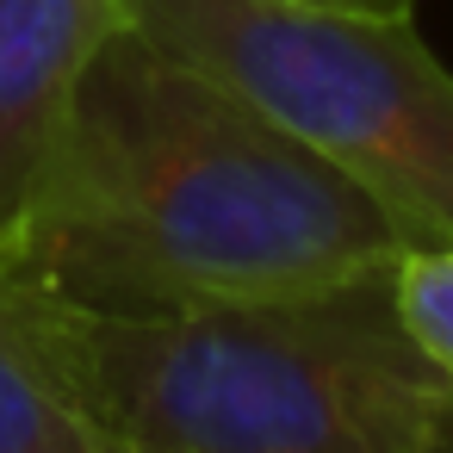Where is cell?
Masks as SVG:
<instances>
[{
    "instance_id": "6da1fadb",
    "label": "cell",
    "mask_w": 453,
    "mask_h": 453,
    "mask_svg": "<svg viewBox=\"0 0 453 453\" xmlns=\"http://www.w3.org/2000/svg\"><path fill=\"white\" fill-rule=\"evenodd\" d=\"M403 249L366 187L131 19L94 57L57 180L0 267L94 311H174L354 280Z\"/></svg>"
},
{
    "instance_id": "7a4b0ae2",
    "label": "cell",
    "mask_w": 453,
    "mask_h": 453,
    "mask_svg": "<svg viewBox=\"0 0 453 453\" xmlns=\"http://www.w3.org/2000/svg\"><path fill=\"white\" fill-rule=\"evenodd\" d=\"M0 329L119 453H453V379L397 317V261L174 311H94L0 267Z\"/></svg>"
},
{
    "instance_id": "3957f363",
    "label": "cell",
    "mask_w": 453,
    "mask_h": 453,
    "mask_svg": "<svg viewBox=\"0 0 453 453\" xmlns=\"http://www.w3.org/2000/svg\"><path fill=\"white\" fill-rule=\"evenodd\" d=\"M131 19L366 187L410 249L453 242V75L416 38L410 13L131 0Z\"/></svg>"
},
{
    "instance_id": "277c9868",
    "label": "cell",
    "mask_w": 453,
    "mask_h": 453,
    "mask_svg": "<svg viewBox=\"0 0 453 453\" xmlns=\"http://www.w3.org/2000/svg\"><path fill=\"white\" fill-rule=\"evenodd\" d=\"M119 26H131V0H0V261L32 230L81 81Z\"/></svg>"
},
{
    "instance_id": "5b68a950",
    "label": "cell",
    "mask_w": 453,
    "mask_h": 453,
    "mask_svg": "<svg viewBox=\"0 0 453 453\" xmlns=\"http://www.w3.org/2000/svg\"><path fill=\"white\" fill-rule=\"evenodd\" d=\"M0 453H100V434L7 329H0Z\"/></svg>"
},
{
    "instance_id": "8992f818",
    "label": "cell",
    "mask_w": 453,
    "mask_h": 453,
    "mask_svg": "<svg viewBox=\"0 0 453 453\" xmlns=\"http://www.w3.org/2000/svg\"><path fill=\"white\" fill-rule=\"evenodd\" d=\"M397 317L410 342L453 379V242L397 255Z\"/></svg>"
},
{
    "instance_id": "52a82bcc",
    "label": "cell",
    "mask_w": 453,
    "mask_h": 453,
    "mask_svg": "<svg viewBox=\"0 0 453 453\" xmlns=\"http://www.w3.org/2000/svg\"><path fill=\"white\" fill-rule=\"evenodd\" d=\"M311 7H342V13H410L416 0H311Z\"/></svg>"
},
{
    "instance_id": "ba28073f",
    "label": "cell",
    "mask_w": 453,
    "mask_h": 453,
    "mask_svg": "<svg viewBox=\"0 0 453 453\" xmlns=\"http://www.w3.org/2000/svg\"><path fill=\"white\" fill-rule=\"evenodd\" d=\"M100 453H119V447H106V441H100Z\"/></svg>"
}]
</instances>
